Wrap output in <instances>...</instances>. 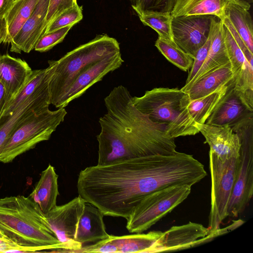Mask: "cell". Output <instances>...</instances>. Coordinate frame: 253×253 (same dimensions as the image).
<instances>
[{
  "mask_svg": "<svg viewBox=\"0 0 253 253\" xmlns=\"http://www.w3.org/2000/svg\"><path fill=\"white\" fill-rule=\"evenodd\" d=\"M207 175L193 155L176 151L87 167L80 172L77 187L79 196L104 215L126 219L148 194L171 185L192 186Z\"/></svg>",
  "mask_w": 253,
  "mask_h": 253,
  "instance_id": "obj_1",
  "label": "cell"
},
{
  "mask_svg": "<svg viewBox=\"0 0 253 253\" xmlns=\"http://www.w3.org/2000/svg\"><path fill=\"white\" fill-rule=\"evenodd\" d=\"M125 86L115 87L104 98L107 112L99 119L97 165L175 153V138L166 126L152 121L133 104Z\"/></svg>",
  "mask_w": 253,
  "mask_h": 253,
  "instance_id": "obj_2",
  "label": "cell"
},
{
  "mask_svg": "<svg viewBox=\"0 0 253 253\" xmlns=\"http://www.w3.org/2000/svg\"><path fill=\"white\" fill-rule=\"evenodd\" d=\"M0 231L21 246L41 247L51 252L65 250L38 205L29 196L0 198Z\"/></svg>",
  "mask_w": 253,
  "mask_h": 253,
  "instance_id": "obj_3",
  "label": "cell"
},
{
  "mask_svg": "<svg viewBox=\"0 0 253 253\" xmlns=\"http://www.w3.org/2000/svg\"><path fill=\"white\" fill-rule=\"evenodd\" d=\"M134 106L153 122L165 125L171 137L199 132L188 110V94L178 88L156 87L140 97H131Z\"/></svg>",
  "mask_w": 253,
  "mask_h": 253,
  "instance_id": "obj_4",
  "label": "cell"
},
{
  "mask_svg": "<svg viewBox=\"0 0 253 253\" xmlns=\"http://www.w3.org/2000/svg\"><path fill=\"white\" fill-rule=\"evenodd\" d=\"M121 52L120 44L106 34L99 35L57 60H49L50 104L55 107L77 75L87 65Z\"/></svg>",
  "mask_w": 253,
  "mask_h": 253,
  "instance_id": "obj_5",
  "label": "cell"
},
{
  "mask_svg": "<svg viewBox=\"0 0 253 253\" xmlns=\"http://www.w3.org/2000/svg\"><path fill=\"white\" fill-rule=\"evenodd\" d=\"M67 114L65 108L36 113L17 127L6 140L0 153V162L8 163L16 157L48 140Z\"/></svg>",
  "mask_w": 253,
  "mask_h": 253,
  "instance_id": "obj_6",
  "label": "cell"
},
{
  "mask_svg": "<svg viewBox=\"0 0 253 253\" xmlns=\"http://www.w3.org/2000/svg\"><path fill=\"white\" fill-rule=\"evenodd\" d=\"M191 187L174 185L148 194L126 219V229L132 233L146 231L183 202L190 194Z\"/></svg>",
  "mask_w": 253,
  "mask_h": 253,
  "instance_id": "obj_7",
  "label": "cell"
},
{
  "mask_svg": "<svg viewBox=\"0 0 253 253\" xmlns=\"http://www.w3.org/2000/svg\"><path fill=\"white\" fill-rule=\"evenodd\" d=\"M240 157L222 161L209 151L211 207L208 228L213 238L222 235L220 225L228 216V207L237 176Z\"/></svg>",
  "mask_w": 253,
  "mask_h": 253,
  "instance_id": "obj_8",
  "label": "cell"
},
{
  "mask_svg": "<svg viewBox=\"0 0 253 253\" xmlns=\"http://www.w3.org/2000/svg\"><path fill=\"white\" fill-rule=\"evenodd\" d=\"M233 131L239 137L241 147L240 164L228 207V216L236 217L248 205L253 194V124H238Z\"/></svg>",
  "mask_w": 253,
  "mask_h": 253,
  "instance_id": "obj_9",
  "label": "cell"
},
{
  "mask_svg": "<svg viewBox=\"0 0 253 253\" xmlns=\"http://www.w3.org/2000/svg\"><path fill=\"white\" fill-rule=\"evenodd\" d=\"M85 201L78 196L67 203L56 206L45 214L50 229L65 248L63 253H75L83 246L75 241V235Z\"/></svg>",
  "mask_w": 253,
  "mask_h": 253,
  "instance_id": "obj_10",
  "label": "cell"
},
{
  "mask_svg": "<svg viewBox=\"0 0 253 253\" xmlns=\"http://www.w3.org/2000/svg\"><path fill=\"white\" fill-rule=\"evenodd\" d=\"M212 15H190L172 18L171 31L175 43L193 59L209 38Z\"/></svg>",
  "mask_w": 253,
  "mask_h": 253,
  "instance_id": "obj_11",
  "label": "cell"
},
{
  "mask_svg": "<svg viewBox=\"0 0 253 253\" xmlns=\"http://www.w3.org/2000/svg\"><path fill=\"white\" fill-rule=\"evenodd\" d=\"M124 62L120 52L88 64L75 77L55 107L65 108L91 86L101 81L107 74L119 68Z\"/></svg>",
  "mask_w": 253,
  "mask_h": 253,
  "instance_id": "obj_12",
  "label": "cell"
},
{
  "mask_svg": "<svg viewBox=\"0 0 253 253\" xmlns=\"http://www.w3.org/2000/svg\"><path fill=\"white\" fill-rule=\"evenodd\" d=\"M223 29L233 74L232 82L234 89L249 109L253 111V62L247 59L229 30L223 24Z\"/></svg>",
  "mask_w": 253,
  "mask_h": 253,
  "instance_id": "obj_13",
  "label": "cell"
},
{
  "mask_svg": "<svg viewBox=\"0 0 253 253\" xmlns=\"http://www.w3.org/2000/svg\"><path fill=\"white\" fill-rule=\"evenodd\" d=\"M209 234L208 227L198 223L189 221L172 226L162 235L148 250L147 253L173 252L187 249L205 243L204 238Z\"/></svg>",
  "mask_w": 253,
  "mask_h": 253,
  "instance_id": "obj_14",
  "label": "cell"
},
{
  "mask_svg": "<svg viewBox=\"0 0 253 253\" xmlns=\"http://www.w3.org/2000/svg\"><path fill=\"white\" fill-rule=\"evenodd\" d=\"M48 84L35 92L10 115L0 118V153L6 141L13 131L27 119L36 113L49 109Z\"/></svg>",
  "mask_w": 253,
  "mask_h": 253,
  "instance_id": "obj_15",
  "label": "cell"
},
{
  "mask_svg": "<svg viewBox=\"0 0 253 253\" xmlns=\"http://www.w3.org/2000/svg\"><path fill=\"white\" fill-rule=\"evenodd\" d=\"M195 126L205 137V143L208 144L210 150L220 160L225 161L240 157V140L230 126L196 123Z\"/></svg>",
  "mask_w": 253,
  "mask_h": 253,
  "instance_id": "obj_16",
  "label": "cell"
},
{
  "mask_svg": "<svg viewBox=\"0 0 253 253\" xmlns=\"http://www.w3.org/2000/svg\"><path fill=\"white\" fill-rule=\"evenodd\" d=\"M49 0H40L35 10L11 42L10 51L29 53L43 35Z\"/></svg>",
  "mask_w": 253,
  "mask_h": 253,
  "instance_id": "obj_17",
  "label": "cell"
},
{
  "mask_svg": "<svg viewBox=\"0 0 253 253\" xmlns=\"http://www.w3.org/2000/svg\"><path fill=\"white\" fill-rule=\"evenodd\" d=\"M234 88L232 80L229 83L225 94L207 120L205 124L232 126L251 112Z\"/></svg>",
  "mask_w": 253,
  "mask_h": 253,
  "instance_id": "obj_18",
  "label": "cell"
},
{
  "mask_svg": "<svg viewBox=\"0 0 253 253\" xmlns=\"http://www.w3.org/2000/svg\"><path fill=\"white\" fill-rule=\"evenodd\" d=\"M211 44L206 59L192 80L181 89L185 91L198 78L204 74L229 62L224 41L223 22L217 17L211 21Z\"/></svg>",
  "mask_w": 253,
  "mask_h": 253,
  "instance_id": "obj_19",
  "label": "cell"
},
{
  "mask_svg": "<svg viewBox=\"0 0 253 253\" xmlns=\"http://www.w3.org/2000/svg\"><path fill=\"white\" fill-rule=\"evenodd\" d=\"M32 72L24 60L8 54L0 56V81L6 91L7 104L22 88Z\"/></svg>",
  "mask_w": 253,
  "mask_h": 253,
  "instance_id": "obj_20",
  "label": "cell"
},
{
  "mask_svg": "<svg viewBox=\"0 0 253 253\" xmlns=\"http://www.w3.org/2000/svg\"><path fill=\"white\" fill-rule=\"evenodd\" d=\"M104 216L97 207L85 202L77 226L76 242L83 246L84 244L96 243L108 238L110 235L106 230Z\"/></svg>",
  "mask_w": 253,
  "mask_h": 253,
  "instance_id": "obj_21",
  "label": "cell"
},
{
  "mask_svg": "<svg viewBox=\"0 0 253 253\" xmlns=\"http://www.w3.org/2000/svg\"><path fill=\"white\" fill-rule=\"evenodd\" d=\"M250 7V4L245 0H227L224 16L253 53V23L249 12Z\"/></svg>",
  "mask_w": 253,
  "mask_h": 253,
  "instance_id": "obj_22",
  "label": "cell"
},
{
  "mask_svg": "<svg viewBox=\"0 0 253 253\" xmlns=\"http://www.w3.org/2000/svg\"><path fill=\"white\" fill-rule=\"evenodd\" d=\"M58 177L54 168L49 164L42 172L40 179L29 196L38 205L44 215L56 206L59 194Z\"/></svg>",
  "mask_w": 253,
  "mask_h": 253,
  "instance_id": "obj_23",
  "label": "cell"
},
{
  "mask_svg": "<svg viewBox=\"0 0 253 253\" xmlns=\"http://www.w3.org/2000/svg\"><path fill=\"white\" fill-rule=\"evenodd\" d=\"M233 78L229 62L212 70L198 78L184 92L190 100L206 96L227 84Z\"/></svg>",
  "mask_w": 253,
  "mask_h": 253,
  "instance_id": "obj_24",
  "label": "cell"
},
{
  "mask_svg": "<svg viewBox=\"0 0 253 253\" xmlns=\"http://www.w3.org/2000/svg\"><path fill=\"white\" fill-rule=\"evenodd\" d=\"M227 0H176L170 13L172 18L212 15L222 20Z\"/></svg>",
  "mask_w": 253,
  "mask_h": 253,
  "instance_id": "obj_25",
  "label": "cell"
},
{
  "mask_svg": "<svg viewBox=\"0 0 253 253\" xmlns=\"http://www.w3.org/2000/svg\"><path fill=\"white\" fill-rule=\"evenodd\" d=\"M40 0H15L4 16L6 35L3 43H10L31 16Z\"/></svg>",
  "mask_w": 253,
  "mask_h": 253,
  "instance_id": "obj_26",
  "label": "cell"
},
{
  "mask_svg": "<svg viewBox=\"0 0 253 253\" xmlns=\"http://www.w3.org/2000/svg\"><path fill=\"white\" fill-rule=\"evenodd\" d=\"M162 233L161 231H152L147 233H139L121 236H111L117 247L118 253H147Z\"/></svg>",
  "mask_w": 253,
  "mask_h": 253,
  "instance_id": "obj_27",
  "label": "cell"
},
{
  "mask_svg": "<svg viewBox=\"0 0 253 253\" xmlns=\"http://www.w3.org/2000/svg\"><path fill=\"white\" fill-rule=\"evenodd\" d=\"M50 77L49 67L33 70L25 84L7 104L1 116L11 114L30 96L48 84Z\"/></svg>",
  "mask_w": 253,
  "mask_h": 253,
  "instance_id": "obj_28",
  "label": "cell"
},
{
  "mask_svg": "<svg viewBox=\"0 0 253 253\" xmlns=\"http://www.w3.org/2000/svg\"><path fill=\"white\" fill-rule=\"evenodd\" d=\"M228 84L206 96L190 100L188 110L195 123L201 124L206 123L225 94Z\"/></svg>",
  "mask_w": 253,
  "mask_h": 253,
  "instance_id": "obj_29",
  "label": "cell"
},
{
  "mask_svg": "<svg viewBox=\"0 0 253 253\" xmlns=\"http://www.w3.org/2000/svg\"><path fill=\"white\" fill-rule=\"evenodd\" d=\"M155 46L165 58L180 70L187 71L192 66L193 59L174 42L158 37Z\"/></svg>",
  "mask_w": 253,
  "mask_h": 253,
  "instance_id": "obj_30",
  "label": "cell"
},
{
  "mask_svg": "<svg viewBox=\"0 0 253 253\" xmlns=\"http://www.w3.org/2000/svg\"><path fill=\"white\" fill-rule=\"evenodd\" d=\"M138 16L143 25L154 29L159 37L173 41L171 27L172 17L170 13H150Z\"/></svg>",
  "mask_w": 253,
  "mask_h": 253,
  "instance_id": "obj_31",
  "label": "cell"
},
{
  "mask_svg": "<svg viewBox=\"0 0 253 253\" xmlns=\"http://www.w3.org/2000/svg\"><path fill=\"white\" fill-rule=\"evenodd\" d=\"M138 15L150 13H170L176 0H129Z\"/></svg>",
  "mask_w": 253,
  "mask_h": 253,
  "instance_id": "obj_32",
  "label": "cell"
},
{
  "mask_svg": "<svg viewBox=\"0 0 253 253\" xmlns=\"http://www.w3.org/2000/svg\"><path fill=\"white\" fill-rule=\"evenodd\" d=\"M83 18L82 8L77 3L60 14L48 24L43 34H47L59 29L74 25Z\"/></svg>",
  "mask_w": 253,
  "mask_h": 253,
  "instance_id": "obj_33",
  "label": "cell"
},
{
  "mask_svg": "<svg viewBox=\"0 0 253 253\" xmlns=\"http://www.w3.org/2000/svg\"><path fill=\"white\" fill-rule=\"evenodd\" d=\"M74 25H69L52 32L43 34L37 42L34 49L39 52H45L61 42L68 32Z\"/></svg>",
  "mask_w": 253,
  "mask_h": 253,
  "instance_id": "obj_34",
  "label": "cell"
},
{
  "mask_svg": "<svg viewBox=\"0 0 253 253\" xmlns=\"http://www.w3.org/2000/svg\"><path fill=\"white\" fill-rule=\"evenodd\" d=\"M77 3V0H49L45 18L46 28L60 14Z\"/></svg>",
  "mask_w": 253,
  "mask_h": 253,
  "instance_id": "obj_35",
  "label": "cell"
},
{
  "mask_svg": "<svg viewBox=\"0 0 253 253\" xmlns=\"http://www.w3.org/2000/svg\"><path fill=\"white\" fill-rule=\"evenodd\" d=\"M211 44L210 34L209 39L205 44L197 51L193 62L191 67V69L186 81L185 85L189 83L195 76L197 72L201 69L207 56Z\"/></svg>",
  "mask_w": 253,
  "mask_h": 253,
  "instance_id": "obj_36",
  "label": "cell"
},
{
  "mask_svg": "<svg viewBox=\"0 0 253 253\" xmlns=\"http://www.w3.org/2000/svg\"><path fill=\"white\" fill-rule=\"evenodd\" d=\"M43 251L41 247L19 245L9 239L0 238V253H32Z\"/></svg>",
  "mask_w": 253,
  "mask_h": 253,
  "instance_id": "obj_37",
  "label": "cell"
},
{
  "mask_svg": "<svg viewBox=\"0 0 253 253\" xmlns=\"http://www.w3.org/2000/svg\"><path fill=\"white\" fill-rule=\"evenodd\" d=\"M8 103V98L5 88L0 81V118Z\"/></svg>",
  "mask_w": 253,
  "mask_h": 253,
  "instance_id": "obj_38",
  "label": "cell"
},
{
  "mask_svg": "<svg viewBox=\"0 0 253 253\" xmlns=\"http://www.w3.org/2000/svg\"><path fill=\"white\" fill-rule=\"evenodd\" d=\"M15 0H0V18H4Z\"/></svg>",
  "mask_w": 253,
  "mask_h": 253,
  "instance_id": "obj_39",
  "label": "cell"
},
{
  "mask_svg": "<svg viewBox=\"0 0 253 253\" xmlns=\"http://www.w3.org/2000/svg\"><path fill=\"white\" fill-rule=\"evenodd\" d=\"M6 35V25L4 18H0V44L3 42Z\"/></svg>",
  "mask_w": 253,
  "mask_h": 253,
  "instance_id": "obj_40",
  "label": "cell"
},
{
  "mask_svg": "<svg viewBox=\"0 0 253 253\" xmlns=\"http://www.w3.org/2000/svg\"><path fill=\"white\" fill-rule=\"evenodd\" d=\"M0 238L2 239H8L0 231Z\"/></svg>",
  "mask_w": 253,
  "mask_h": 253,
  "instance_id": "obj_41",
  "label": "cell"
}]
</instances>
